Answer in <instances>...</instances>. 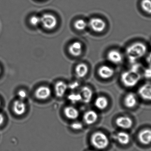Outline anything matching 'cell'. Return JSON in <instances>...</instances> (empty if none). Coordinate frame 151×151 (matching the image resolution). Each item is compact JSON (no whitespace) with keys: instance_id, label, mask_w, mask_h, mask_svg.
I'll return each mask as SVG.
<instances>
[{"instance_id":"6","label":"cell","mask_w":151,"mask_h":151,"mask_svg":"<svg viewBox=\"0 0 151 151\" xmlns=\"http://www.w3.org/2000/svg\"><path fill=\"white\" fill-rule=\"evenodd\" d=\"M116 125L122 129H127L131 128L133 125L132 119L127 116H121L116 119Z\"/></svg>"},{"instance_id":"27","label":"cell","mask_w":151,"mask_h":151,"mask_svg":"<svg viewBox=\"0 0 151 151\" xmlns=\"http://www.w3.org/2000/svg\"><path fill=\"white\" fill-rule=\"evenodd\" d=\"M17 95L19 99L22 100H24V99H26L27 96L26 91L24 90H20L17 93Z\"/></svg>"},{"instance_id":"32","label":"cell","mask_w":151,"mask_h":151,"mask_svg":"<svg viewBox=\"0 0 151 151\" xmlns=\"http://www.w3.org/2000/svg\"><path fill=\"white\" fill-rule=\"evenodd\" d=\"M1 101H0V106H1Z\"/></svg>"},{"instance_id":"34","label":"cell","mask_w":151,"mask_h":151,"mask_svg":"<svg viewBox=\"0 0 151 151\" xmlns=\"http://www.w3.org/2000/svg\"></svg>"},{"instance_id":"25","label":"cell","mask_w":151,"mask_h":151,"mask_svg":"<svg viewBox=\"0 0 151 151\" xmlns=\"http://www.w3.org/2000/svg\"><path fill=\"white\" fill-rule=\"evenodd\" d=\"M29 22L32 25L37 26L40 24V17L37 16H33L31 17Z\"/></svg>"},{"instance_id":"3","label":"cell","mask_w":151,"mask_h":151,"mask_svg":"<svg viewBox=\"0 0 151 151\" xmlns=\"http://www.w3.org/2000/svg\"><path fill=\"white\" fill-rule=\"evenodd\" d=\"M91 142L93 147L99 150H103L108 147L109 139L106 134L100 131L93 133L91 137Z\"/></svg>"},{"instance_id":"18","label":"cell","mask_w":151,"mask_h":151,"mask_svg":"<svg viewBox=\"0 0 151 151\" xmlns=\"http://www.w3.org/2000/svg\"><path fill=\"white\" fill-rule=\"evenodd\" d=\"M64 114L68 119L75 120L79 117V112L75 107L68 106L65 108Z\"/></svg>"},{"instance_id":"33","label":"cell","mask_w":151,"mask_h":151,"mask_svg":"<svg viewBox=\"0 0 151 151\" xmlns=\"http://www.w3.org/2000/svg\"></svg>"},{"instance_id":"17","label":"cell","mask_w":151,"mask_h":151,"mask_svg":"<svg viewBox=\"0 0 151 151\" xmlns=\"http://www.w3.org/2000/svg\"><path fill=\"white\" fill-rule=\"evenodd\" d=\"M69 51L71 55L73 56L77 57L81 54L82 51V46L81 43L79 42H75L70 45Z\"/></svg>"},{"instance_id":"29","label":"cell","mask_w":151,"mask_h":151,"mask_svg":"<svg viewBox=\"0 0 151 151\" xmlns=\"http://www.w3.org/2000/svg\"><path fill=\"white\" fill-rule=\"evenodd\" d=\"M78 86H79V84H78V83L75 82L71 84L70 86V87L71 88V89H74V88H76L78 87Z\"/></svg>"},{"instance_id":"26","label":"cell","mask_w":151,"mask_h":151,"mask_svg":"<svg viewBox=\"0 0 151 151\" xmlns=\"http://www.w3.org/2000/svg\"><path fill=\"white\" fill-rule=\"evenodd\" d=\"M71 127L72 129L76 130H79L83 128L82 124L81 122H76L73 123L71 125Z\"/></svg>"},{"instance_id":"9","label":"cell","mask_w":151,"mask_h":151,"mask_svg":"<svg viewBox=\"0 0 151 151\" xmlns=\"http://www.w3.org/2000/svg\"><path fill=\"white\" fill-rule=\"evenodd\" d=\"M50 89L47 86H41L37 89L35 92V97L41 100L47 99L50 96Z\"/></svg>"},{"instance_id":"16","label":"cell","mask_w":151,"mask_h":151,"mask_svg":"<svg viewBox=\"0 0 151 151\" xmlns=\"http://www.w3.org/2000/svg\"><path fill=\"white\" fill-rule=\"evenodd\" d=\"M68 88V86L64 82H58L55 85L56 95L58 97H62L65 94Z\"/></svg>"},{"instance_id":"10","label":"cell","mask_w":151,"mask_h":151,"mask_svg":"<svg viewBox=\"0 0 151 151\" xmlns=\"http://www.w3.org/2000/svg\"><path fill=\"white\" fill-rule=\"evenodd\" d=\"M13 110L16 115L21 116L25 112L26 105L23 100L18 99L13 103Z\"/></svg>"},{"instance_id":"20","label":"cell","mask_w":151,"mask_h":151,"mask_svg":"<svg viewBox=\"0 0 151 151\" xmlns=\"http://www.w3.org/2000/svg\"><path fill=\"white\" fill-rule=\"evenodd\" d=\"M76 73L78 77L83 78L86 76L88 72V68L87 65L84 63H80L76 67Z\"/></svg>"},{"instance_id":"12","label":"cell","mask_w":151,"mask_h":151,"mask_svg":"<svg viewBox=\"0 0 151 151\" xmlns=\"http://www.w3.org/2000/svg\"><path fill=\"white\" fill-rule=\"evenodd\" d=\"M107 57L110 62L116 64L121 63L123 58L121 53L115 50L109 51L107 54Z\"/></svg>"},{"instance_id":"22","label":"cell","mask_w":151,"mask_h":151,"mask_svg":"<svg viewBox=\"0 0 151 151\" xmlns=\"http://www.w3.org/2000/svg\"><path fill=\"white\" fill-rule=\"evenodd\" d=\"M141 6L145 13L151 14V0H142Z\"/></svg>"},{"instance_id":"1","label":"cell","mask_w":151,"mask_h":151,"mask_svg":"<svg viewBox=\"0 0 151 151\" xmlns=\"http://www.w3.org/2000/svg\"><path fill=\"white\" fill-rule=\"evenodd\" d=\"M146 51L147 47L144 43L137 42L129 46L127 48L126 53L129 61L133 63L143 57Z\"/></svg>"},{"instance_id":"31","label":"cell","mask_w":151,"mask_h":151,"mask_svg":"<svg viewBox=\"0 0 151 151\" xmlns=\"http://www.w3.org/2000/svg\"><path fill=\"white\" fill-rule=\"evenodd\" d=\"M4 121V117L1 114H0V127L2 125Z\"/></svg>"},{"instance_id":"8","label":"cell","mask_w":151,"mask_h":151,"mask_svg":"<svg viewBox=\"0 0 151 151\" xmlns=\"http://www.w3.org/2000/svg\"><path fill=\"white\" fill-rule=\"evenodd\" d=\"M138 93L143 99L151 101V83H145L142 85L138 90Z\"/></svg>"},{"instance_id":"14","label":"cell","mask_w":151,"mask_h":151,"mask_svg":"<svg viewBox=\"0 0 151 151\" xmlns=\"http://www.w3.org/2000/svg\"><path fill=\"white\" fill-rule=\"evenodd\" d=\"M98 115L95 111L90 110L86 112L83 115V120L88 125H92L97 120Z\"/></svg>"},{"instance_id":"15","label":"cell","mask_w":151,"mask_h":151,"mask_svg":"<svg viewBox=\"0 0 151 151\" xmlns=\"http://www.w3.org/2000/svg\"><path fill=\"white\" fill-rule=\"evenodd\" d=\"M137 102L136 96L133 93L127 94L124 99V104L127 108H132L135 107L137 104Z\"/></svg>"},{"instance_id":"23","label":"cell","mask_w":151,"mask_h":151,"mask_svg":"<svg viewBox=\"0 0 151 151\" xmlns=\"http://www.w3.org/2000/svg\"><path fill=\"white\" fill-rule=\"evenodd\" d=\"M74 27L76 30L79 31L84 30L87 27V23L85 20L79 19L75 21L74 24Z\"/></svg>"},{"instance_id":"13","label":"cell","mask_w":151,"mask_h":151,"mask_svg":"<svg viewBox=\"0 0 151 151\" xmlns=\"http://www.w3.org/2000/svg\"><path fill=\"white\" fill-rule=\"evenodd\" d=\"M114 70L107 65H103L98 70L99 75L103 79H109L114 75Z\"/></svg>"},{"instance_id":"5","label":"cell","mask_w":151,"mask_h":151,"mask_svg":"<svg viewBox=\"0 0 151 151\" xmlns=\"http://www.w3.org/2000/svg\"><path fill=\"white\" fill-rule=\"evenodd\" d=\"M89 25L93 31L96 32H103L106 27L105 22L102 19L98 17L91 19L89 22Z\"/></svg>"},{"instance_id":"4","label":"cell","mask_w":151,"mask_h":151,"mask_svg":"<svg viewBox=\"0 0 151 151\" xmlns=\"http://www.w3.org/2000/svg\"><path fill=\"white\" fill-rule=\"evenodd\" d=\"M40 24L43 27L48 30L54 29L57 24V19L56 17L50 13L43 14L40 17Z\"/></svg>"},{"instance_id":"28","label":"cell","mask_w":151,"mask_h":151,"mask_svg":"<svg viewBox=\"0 0 151 151\" xmlns=\"http://www.w3.org/2000/svg\"><path fill=\"white\" fill-rule=\"evenodd\" d=\"M144 76L146 79L151 80V66L146 68L144 71Z\"/></svg>"},{"instance_id":"21","label":"cell","mask_w":151,"mask_h":151,"mask_svg":"<svg viewBox=\"0 0 151 151\" xmlns=\"http://www.w3.org/2000/svg\"><path fill=\"white\" fill-rule=\"evenodd\" d=\"M108 105V100L105 97H99L96 99L95 102V106L99 110H103L106 109Z\"/></svg>"},{"instance_id":"7","label":"cell","mask_w":151,"mask_h":151,"mask_svg":"<svg viewBox=\"0 0 151 151\" xmlns=\"http://www.w3.org/2000/svg\"><path fill=\"white\" fill-rule=\"evenodd\" d=\"M138 140L142 144L149 145L151 143V129H144L138 134Z\"/></svg>"},{"instance_id":"2","label":"cell","mask_w":151,"mask_h":151,"mask_svg":"<svg viewBox=\"0 0 151 151\" xmlns=\"http://www.w3.org/2000/svg\"><path fill=\"white\" fill-rule=\"evenodd\" d=\"M122 82L124 86L128 88L135 86L141 79V75L139 72L130 70L124 72L121 75Z\"/></svg>"},{"instance_id":"30","label":"cell","mask_w":151,"mask_h":151,"mask_svg":"<svg viewBox=\"0 0 151 151\" xmlns=\"http://www.w3.org/2000/svg\"><path fill=\"white\" fill-rule=\"evenodd\" d=\"M147 61L150 66H151V52L149 54L148 57H147Z\"/></svg>"},{"instance_id":"24","label":"cell","mask_w":151,"mask_h":151,"mask_svg":"<svg viewBox=\"0 0 151 151\" xmlns=\"http://www.w3.org/2000/svg\"><path fill=\"white\" fill-rule=\"evenodd\" d=\"M68 99L71 103L76 104L82 100V97L80 93H73L69 95Z\"/></svg>"},{"instance_id":"11","label":"cell","mask_w":151,"mask_h":151,"mask_svg":"<svg viewBox=\"0 0 151 151\" xmlns=\"http://www.w3.org/2000/svg\"><path fill=\"white\" fill-rule=\"evenodd\" d=\"M115 140L120 144L126 145L129 143L130 141V135L125 131H120L115 136Z\"/></svg>"},{"instance_id":"19","label":"cell","mask_w":151,"mask_h":151,"mask_svg":"<svg viewBox=\"0 0 151 151\" xmlns=\"http://www.w3.org/2000/svg\"><path fill=\"white\" fill-rule=\"evenodd\" d=\"M81 92L83 102L85 103H89L93 96L92 90L88 87L85 86L81 89Z\"/></svg>"}]
</instances>
